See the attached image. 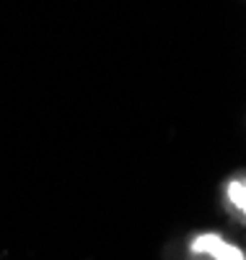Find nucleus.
<instances>
[{
	"instance_id": "f257e3e1",
	"label": "nucleus",
	"mask_w": 246,
	"mask_h": 260,
	"mask_svg": "<svg viewBox=\"0 0 246 260\" xmlns=\"http://www.w3.org/2000/svg\"><path fill=\"white\" fill-rule=\"evenodd\" d=\"M174 250L176 260H246V247L218 229H194Z\"/></svg>"
},
{
	"instance_id": "f03ea898",
	"label": "nucleus",
	"mask_w": 246,
	"mask_h": 260,
	"mask_svg": "<svg viewBox=\"0 0 246 260\" xmlns=\"http://www.w3.org/2000/svg\"><path fill=\"white\" fill-rule=\"evenodd\" d=\"M220 211L238 226H246V169H236L220 180Z\"/></svg>"
}]
</instances>
